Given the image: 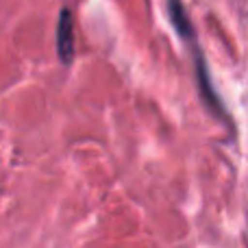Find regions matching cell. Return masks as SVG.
<instances>
[{
	"label": "cell",
	"instance_id": "2",
	"mask_svg": "<svg viewBox=\"0 0 248 248\" xmlns=\"http://www.w3.org/2000/svg\"><path fill=\"white\" fill-rule=\"evenodd\" d=\"M57 57L63 65H70L74 61V13L68 7L61 9L57 20Z\"/></svg>",
	"mask_w": 248,
	"mask_h": 248
},
{
	"label": "cell",
	"instance_id": "1",
	"mask_svg": "<svg viewBox=\"0 0 248 248\" xmlns=\"http://www.w3.org/2000/svg\"><path fill=\"white\" fill-rule=\"evenodd\" d=\"M185 46L189 48V55H192V61H194V74H196V85H198V92H201V98L205 100V105L209 107V111L214 116H218L222 122H229V111L222 105V98L218 96V92H216L214 78H211L209 70H207V61L202 57L201 46H198V35L185 39Z\"/></svg>",
	"mask_w": 248,
	"mask_h": 248
}]
</instances>
